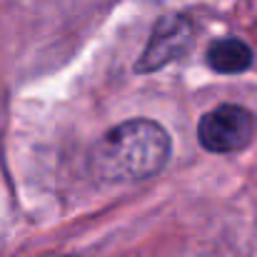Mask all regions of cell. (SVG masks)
Listing matches in <instances>:
<instances>
[{
    "mask_svg": "<svg viewBox=\"0 0 257 257\" xmlns=\"http://www.w3.org/2000/svg\"><path fill=\"white\" fill-rule=\"evenodd\" d=\"M207 63L215 73L222 75L245 73L252 65V50L237 38H222L207 48Z\"/></svg>",
    "mask_w": 257,
    "mask_h": 257,
    "instance_id": "cell-4",
    "label": "cell"
},
{
    "mask_svg": "<svg viewBox=\"0 0 257 257\" xmlns=\"http://www.w3.org/2000/svg\"><path fill=\"white\" fill-rule=\"evenodd\" d=\"M255 135V117L240 105H220L202 115L197 138L210 153H235L250 145Z\"/></svg>",
    "mask_w": 257,
    "mask_h": 257,
    "instance_id": "cell-2",
    "label": "cell"
},
{
    "mask_svg": "<svg viewBox=\"0 0 257 257\" xmlns=\"http://www.w3.org/2000/svg\"><path fill=\"white\" fill-rule=\"evenodd\" d=\"M43 257H70V255H43Z\"/></svg>",
    "mask_w": 257,
    "mask_h": 257,
    "instance_id": "cell-5",
    "label": "cell"
},
{
    "mask_svg": "<svg viewBox=\"0 0 257 257\" xmlns=\"http://www.w3.org/2000/svg\"><path fill=\"white\" fill-rule=\"evenodd\" d=\"M192 40V23L185 18V15H163L155 28H153V35L135 65L138 73H153V70H160L165 68L168 63L177 60L187 45Z\"/></svg>",
    "mask_w": 257,
    "mask_h": 257,
    "instance_id": "cell-3",
    "label": "cell"
},
{
    "mask_svg": "<svg viewBox=\"0 0 257 257\" xmlns=\"http://www.w3.org/2000/svg\"><path fill=\"white\" fill-rule=\"evenodd\" d=\"M170 158V135L153 120H127L107 130L90 153V170L105 182L153 177Z\"/></svg>",
    "mask_w": 257,
    "mask_h": 257,
    "instance_id": "cell-1",
    "label": "cell"
}]
</instances>
